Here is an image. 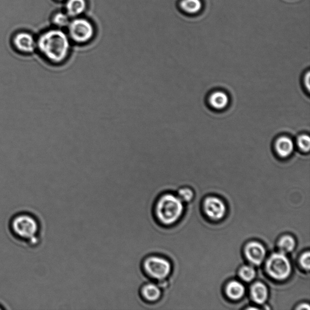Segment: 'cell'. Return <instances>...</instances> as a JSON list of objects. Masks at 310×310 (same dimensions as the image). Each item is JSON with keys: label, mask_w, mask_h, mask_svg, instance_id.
<instances>
[{"label": "cell", "mask_w": 310, "mask_h": 310, "mask_svg": "<svg viewBox=\"0 0 310 310\" xmlns=\"http://www.w3.org/2000/svg\"><path fill=\"white\" fill-rule=\"evenodd\" d=\"M140 296L147 303H153L159 301L162 297V290L158 284L146 283L140 288Z\"/></svg>", "instance_id": "obj_9"}, {"label": "cell", "mask_w": 310, "mask_h": 310, "mask_svg": "<svg viewBox=\"0 0 310 310\" xmlns=\"http://www.w3.org/2000/svg\"><path fill=\"white\" fill-rule=\"evenodd\" d=\"M14 46L18 52L23 54H30L36 51L37 43L31 34L20 32L15 37Z\"/></svg>", "instance_id": "obj_7"}, {"label": "cell", "mask_w": 310, "mask_h": 310, "mask_svg": "<svg viewBox=\"0 0 310 310\" xmlns=\"http://www.w3.org/2000/svg\"><path fill=\"white\" fill-rule=\"evenodd\" d=\"M86 0H67L65 5L66 14L70 17L76 18L86 10Z\"/></svg>", "instance_id": "obj_13"}, {"label": "cell", "mask_w": 310, "mask_h": 310, "mask_svg": "<svg viewBox=\"0 0 310 310\" xmlns=\"http://www.w3.org/2000/svg\"><path fill=\"white\" fill-rule=\"evenodd\" d=\"M300 263L302 267L306 270H309L310 268V255L309 252L303 253L300 257Z\"/></svg>", "instance_id": "obj_22"}, {"label": "cell", "mask_w": 310, "mask_h": 310, "mask_svg": "<svg viewBox=\"0 0 310 310\" xmlns=\"http://www.w3.org/2000/svg\"><path fill=\"white\" fill-rule=\"evenodd\" d=\"M239 275L243 280L246 282H250L254 280L256 275V271L251 266H244L240 268Z\"/></svg>", "instance_id": "obj_20"}, {"label": "cell", "mask_w": 310, "mask_h": 310, "mask_svg": "<svg viewBox=\"0 0 310 310\" xmlns=\"http://www.w3.org/2000/svg\"><path fill=\"white\" fill-rule=\"evenodd\" d=\"M184 211L183 201L174 194L166 193L159 196L153 206V215L156 222L164 227L176 223Z\"/></svg>", "instance_id": "obj_2"}, {"label": "cell", "mask_w": 310, "mask_h": 310, "mask_svg": "<svg viewBox=\"0 0 310 310\" xmlns=\"http://www.w3.org/2000/svg\"><path fill=\"white\" fill-rule=\"evenodd\" d=\"M209 103L211 107L216 111H222L229 104V97L226 93L217 90L209 96Z\"/></svg>", "instance_id": "obj_12"}, {"label": "cell", "mask_w": 310, "mask_h": 310, "mask_svg": "<svg viewBox=\"0 0 310 310\" xmlns=\"http://www.w3.org/2000/svg\"><path fill=\"white\" fill-rule=\"evenodd\" d=\"M178 197L181 199V201L189 202L193 198V193L190 189L185 188V189H181L179 190Z\"/></svg>", "instance_id": "obj_21"}, {"label": "cell", "mask_w": 310, "mask_h": 310, "mask_svg": "<svg viewBox=\"0 0 310 310\" xmlns=\"http://www.w3.org/2000/svg\"><path fill=\"white\" fill-rule=\"evenodd\" d=\"M68 29L71 39L78 44L88 43L95 35V29L93 24L86 18L74 19L68 24Z\"/></svg>", "instance_id": "obj_5"}, {"label": "cell", "mask_w": 310, "mask_h": 310, "mask_svg": "<svg viewBox=\"0 0 310 310\" xmlns=\"http://www.w3.org/2000/svg\"><path fill=\"white\" fill-rule=\"evenodd\" d=\"M40 54L49 64L59 66L70 57L71 44L66 34L59 29H52L42 34L37 41Z\"/></svg>", "instance_id": "obj_1"}, {"label": "cell", "mask_w": 310, "mask_h": 310, "mask_svg": "<svg viewBox=\"0 0 310 310\" xmlns=\"http://www.w3.org/2000/svg\"><path fill=\"white\" fill-rule=\"evenodd\" d=\"M266 267L269 275L279 281L286 280L292 270L289 259L283 253L272 255L268 258Z\"/></svg>", "instance_id": "obj_6"}, {"label": "cell", "mask_w": 310, "mask_h": 310, "mask_svg": "<svg viewBox=\"0 0 310 310\" xmlns=\"http://www.w3.org/2000/svg\"><path fill=\"white\" fill-rule=\"evenodd\" d=\"M143 273L154 281L163 283L170 275L171 264L165 257L159 255H150L145 257L142 263Z\"/></svg>", "instance_id": "obj_3"}, {"label": "cell", "mask_w": 310, "mask_h": 310, "mask_svg": "<svg viewBox=\"0 0 310 310\" xmlns=\"http://www.w3.org/2000/svg\"><path fill=\"white\" fill-rule=\"evenodd\" d=\"M309 306L308 304L300 305L297 309H309Z\"/></svg>", "instance_id": "obj_24"}, {"label": "cell", "mask_w": 310, "mask_h": 310, "mask_svg": "<svg viewBox=\"0 0 310 310\" xmlns=\"http://www.w3.org/2000/svg\"><path fill=\"white\" fill-rule=\"evenodd\" d=\"M295 145L292 139L286 135L281 136L275 140L274 148L281 158H287L292 155Z\"/></svg>", "instance_id": "obj_11"}, {"label": "cell", "mask_w": 310, "mask_h": 310, "mask_svg": "<svg viewBox=\"0 0 310 310\" xmlns=\"http://www.w3.org/2000/svg\"><path fill=\"white\" fill-rule=\"evenodd\" d=\"M309 78L310 74L309 72L308 71L307 72V73L305 75L304 78H303V83H304V86L308 92L310 90Z\"/></svg>", "instance_id": "obj_23"}, {"label": "cell", "mask_w": 310, "mask_h": 310, "mask_svg": "<svg viewBox=\"0 0 310 310\" xmlns=\"http://www.w3.org/2000/svg\"><path fill=\"white\" fill-rule=\"evenodd\" d=\"M204 211L210 218L218 220L224 217L226 208L223 202L217 198L211 197L204 202Z\"/></svg>", "instance_id": "obj_8"}, {"label": "cell", "mask_w": 310, "mask_h": 310, "mask_svg": "<svg viewBox=\"0 0 310 310\" xmlns=\"http://www.w3.org/2000/svg\"><path fill=\"white\" fill-rule=\"evenodd\" d=\"M2 309V307H0V309Z\"/></svg>", "instance_id": "obj_26"}, {"label": "cell", "mask_w": 310, "mask_h": 310, "mask_svg": "<svg viewBox=\"0 0 310 310\" xmlns=\"http://www.w3.org/2000/svg\"><path fill=\"white\" fill-rule=\"evenodd\" d=\"M296 243L293 237L290 236H285L281 238L279 242V248L281 253H286L293 251L295 247Z\"/></svg>", "instance_id": "obj_17"}, {"label": "cell", "mask_w": 310, "mask_h": 310, "mask_svg": "<svg viewBox=\"0 0 310 310\" xmlns=\"http://www.w3.org/2000/svg\"><path fill=\"white\" fill-rule=\"evenodd\" d=\"M296 144L302 152L307 153L310 149V137L307 134H300L297 137Z\"/></svg>", "instance_id": "obj_19"}, {"label": "cell", "mask_w": 310, "mask_h": 310, "mask_svg": "<svg viewBox=\"0 0 310 310\" xmlns=\"http://www.w3.org/2000/svg\"><path fill=\"white\" fill-rule=\"evenodd\" d=\"M11 229L15 235L21 239L36 243L40 225L36 218L27 214H19L12 219Z\"/></svg>", "instance_id": "obj_4"}, {"label": "cell", "mask_w": 310, "mask_h": 310, "mask_svg": "<svg viewBox=\"0 0 310 310\" xmlns=\"http://www.w3.org/2000/svg\"><path fill=\"white\" fill-rule=\"evenodd\" d=\"M58 1H62V0H58Z\"/></svg>", "instance_id": "obj_25"}, {"label": "cell", "mask_w": 310, "mask_h": 310, "mask_svg": "<svg viewBox=\"0 0 310 310\" xmlns=\"http://www.w3.org/2000/svg\"><path fill=\"white\" fill-rule=\"evenodd\" d=\"M245 253L247 258L253 264L259 265L264 261L266 255V250L261 244L252 242L247 244Z\"/></svg>", "instance_id": "obj_10"}, {"label": "cell", "mask_w": 310, "mask_h": 310, "mask_svg": "<svg viewBox=\"0 0 310 310\" xmlns=\"http://www.w3.org/2000/svg\"><path fill=\"white\" fill-rule=\"evenodd\" d=\"M226 293L228 296L231 299H240L242 298L245 293V288L239 282L231 281L227 286Z\"/></svg>", "instance_id": "obj_16"}, {"label": "cell", "mask_w": 310, "mask_h": 310, "mask_svg": "<svg viewBox=\"0 0 310 310\" xmlns=\"http://www.w3.org/2000/svg\"><path fill=\"white\" fill-rule=\"evenodd\" d=\"M251 295L253 300L258 304H262L267 299L268 290L264 284L256 283L251 288Z\"/></svg>", "instance_id": "obj_14"}, {"label": "cell", "mask_w": 310, "mask_h": 310, "mask_svg": "<svg viewBox=\"0 0 310 310\" xmlns=\"http://www.w3.org/2000/svg\"><path fill=\"white\" fill-rule=\"evenodd\" d=\"M70 17L66 13L63 12H58L53 17V23L58 27H64L68 26L70 23Z\"/></svg>", "instance_id": "obj_18"}, {"label": "cell", "mask_w": 310, "mask_h": 310, "mask_svg": "<svg viewBox=\"0 0 310 310\" xmlns=\"http://www.w3.org/2000/svg\"><path fill=\"white\" fill-rule=\"evenodd\" d=\"M179 5L181 11L190 15L199 13L203 7L201 0H181Z\"/></svg>", "instance_id": "obj_15"}]
</instances>
